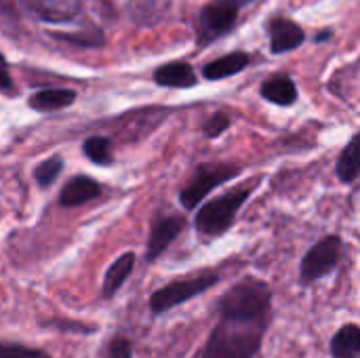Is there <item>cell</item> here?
Returning <instances> with one entry per match:
<instances>
[{"label": "cell", "instance_id": "obj_1", "mask_svg": "<svg viewBox=\"0 0 360 358\" xmlns=\"http://www.w3.org/2000/svg\"><path fill=\"white\" fill-rule=\"evenodd\" d=\"M270 314L257 319H226L213 329L200 358H255L262 348Z\"/></svg>", "mask_w": 360, "mask_h": 358}, {"label": "cell", "instance_id": "obj_2", "mask_svg": "<svg viewBox=\"0 0 360 358\" xmlns=\"http://www.w3.org/2000/svg\"><path fill=\"white\" fill-rule=\"evenodd\" d=\"M259 179H251L249 184L240 186V188H234L232 192L224 194V196H217L213 200H209L196 215V232L205 238H215L219 234H224L226 230L232 228L234 224V217L236 213L240 211V207L247 203V198L253 194L255 190V184Z\"/></svg>", "mask_w": 360, "mask_h": 358}, {"label": "cell", "instance_id": "obj_3", "mask_svg": "<svg viewBox=\"0 0 360 358\" xmlns=\"http://www.w3.org/2000/svg\"><path fill=\"white\" fill-rule=\"evenodd\" d=\"M272 291L266 283L245 279L219 300V314L226 319H257L270 314Z\"/></svg>", "mask_w": 360, "mask_h": 358}, {"label": "cell", "instance_id": "obj_4", "mask_svg": "<svg viewBox=\"0 0 360 358\" xmlns=\"http://www.w3.org/2000/svg\"><path fill=\"white\" fill-rule=\"evenodd\" d=\"M240 169L236 165H226V162H207L200 165L194 173V177L188 181V186L179 194V203L186 209H194L200 205V200L217 186L226 184L228 179L236 177Z\"/></svg>", "mask_w": 360, "mask_h": 358}, {"label": "cell", "instance_id": "obj_5", "mask_svg": "<svg viewBox=\"0 0 360 358\" xmlns=\"http://www.w3.org/2000/svg\"><path fill=\"white\" fill-rule=\"evenodd\" d=\"M217 276L215 274H202V276H196V279H186V281H175V283H169L167 287L158 289L152 293L150 298V308L154 314H162L200 293H205L209 287L217 285Z\"/></svg>", "mask_w": 360, "mask_h": 358}, {"label": "cell", "instance_id": "obj_6", "mask_svg": "<svg viewBox=\"0 0 360 358\" xmlns=\"http://www.w3.org/2000/svg\"><path fill=\"white\" fill-rule=\"evenodd\" d=\"M238 19V6L232 0H213L202 6L198 17V44L205 46L228 34Z\"/></svg>", "mask_w": 360, "mask_h": 358}, {"label": "cell", "instance_id": "obj_7", "mask_svg": "<svg viewBox=\"0 0 360 358\" xmlns=\"http://www.w3.org/2000/svg\"><path fill=\"white\" fill-rule=\"evenodd\" d=\"M342 241L340 236H325L321 238L306 255L302 262V283H314L323 276H327L340 262L342 255Z\"/></svg>", "mask_w": 360, "mask_h": 358}, {"label": "cell", "instance_id": "obj_8", "mask_svg": "<svg viewBox=\"0 0 360 358\" xmlns=\"http://www.w3.org/2000/svg\"><path fill=\"white\" fill-rule=\"evenodd\" d=\"M186 228V219L181 215H167L158 217L152 226L150 238H148V249H146V260L154 262Z\"/></svg>", "mask_w": 360, "mask_h": 358}, {"label": "cell", "instance_id": "obj_9", "mask_svg": "<svg viewBox=\"0 0 360 358\" xmlns=\"http://www.w3.org/2000/svg\"><path fill=\"white\" fill-rule=\"evenodd\" d=\"M268 36H270V51L274 55L289 53L297 49L306 40V32L287 17H274L268 23Z\"/></svg>", "mask_w": 360, "mask_h": 358}, {"label": "cell", "instance_id": "obj_10", "mask_svg": "<svg viewBox=\"0 0 360 358\" xmlns=\"http://www.w3.org/2000/svg\"><path fill=\"white\" fill-rule=\"evenodd\" d=\"M23 6L42 21L65 23L80 13L82 0H23Z\"/></svg>", "mask_w": 360, "mask_h": 358}, {"label": "cell", "instance_id": "obj_11", "mask_svg": "<svg viewBox=\"0 0 360 358\" xmlns=\"http://www.w3.org/2000/svg\"><path fill=\"white\" fill-rule=\"evenodd\" d=\"M154 82L160 87H173V89H190L198 82L194 70L190 63L184 61H173L167 65H160L154 72Z\"/></svg>", "mask_w": 360, "mask_h": 358}, {"label": "cell", "instance_id": "obj_12", "mask_svg": "<svg viewBox=\"0 0 360 358\" xmlns=\"http://www.w3.org/2000/svg\"><path fill=\"white\" fill-rule=\"evenodd\" d=\"M249 61H251L249 53L234 51V53H228V55L217 57L215 61L207 63L202 68V76L207 80H221V78H228V76H234V74L243 72L249 65Z\"/></svg>", "mask_w": 360, "mask_h": 358}, {"label": "cell", "instance_id": "obj_13", "mask_svg": "<svg viewBox=\"0 0 360 358\" xmlns=\"http://www.w3.org/2000/svg\"><path fill=\"white\" fill-rule=\"evenodd\" d=\"M101 192L99 184L91 177H74L65 184V188L61 190V196H59V203L63 207H78V205H84L93 198H97Z\"/></svg>", "mask_w": 360, "mask_h": 358}, {"label": "cell", "instance_id": "obj_14", "mask_svg": "<svg viewBox=\"0 0 360 358\" xmlns=\"http://www.w3.org/2000/svg\"><path fill=\"white\" fill-rule=\"evenodd\" d=\"M262 97L276 106H291L297 101V87L289 76L276 74L262 84Z\"/></svg>", "mask_w": 360, "mask_h": 358}, {"label": "cell", "instance_id": "obj_15", "mask_svg": "<svg viewBox=\"0 0 360 358\" xmlns=\"http://www.w3.org/2000/svg\"><path fill=\"white\" fill-rule=\"evenodd\" d=\"M169 0H131L129 15L137 25H156L169 13Z\"/></svg>", "mask_w": 360, "mask_h": 358}, {"label": "cell", "instance_id": "obj_16", "mask_svg": "<svg viewBox=\"0 0 360 358\" xmlns=\"http://www.w3.org/2000/svg\"><path fill=\"white\" fill-rule=\"evenodd\" d=\"M76 101V93L70 89H44L30 97V108L38 112H55L72 106Z\"/></svg>", "mask_w": 360, "mask_h": 358}, {"label": "cell", "instance_id": "obj_17", "mask_svg": "<svg viewBox=\"0 0 360 358\" xmlns=\"http://www.w3.org/2000/svg\"><path fill=\"white\" fill-rule=\"evenodd\" d=\"M133 266H135V255H133V253H122V255L108 268L105 279H103V295H105V298H112V295L120 289V285L129 279Z\"/></svg>", "mask_w": 360, "mask_h": 358}, {"label": "cell", "instance_id": "obj_18", "mask_svg": "<svg viewBox=\"0 0 360 358\" xmlns=\"http://www.w3.org/2000/svg\"><path fill=\"white\" fill-rule=\"evenodd\" d=\"M360 352V329L356 325H346L331 340L333 358H356Z\"/></svg>", "mask_w": 360, "mask_h": 358}, {"label": "cell", "instance_id": "obj_19", "mask_svg": "<svg viewBox=\"0 0 360 358\" xmlns=\"http://www.w3.org/2000/svg\"><path fill=\"white\" fill-rule=\"evenodd\" d=\"M360 173V152H359V135L350 139V143L344 148L340 160H338V177L344 184H352Z\"/></svg>", "mask_w": 360, "mask_h": 358}, {"label": "cell", "instance_id": "obj_20", "mask_svg": "<svg viewBox=\"0 0 360 358\" xmlns=\"http://www.w3.org/2000/svg\"><path fill=\"white\" fill-rule=\"evenodd\" d=\"M86 158L95 165H110L112 162V143L108 137H101V135H95V137H89L82 146Z\"/></svg>", "mask_w": 360, "mask_h": 358}, {"label": "cell", "instance_id": "obj_21", "mask_svg": "<svg viewBox=\"0 0 360 358\" xmlns=\"http://www.w3.org/2000/svg\"><path fill=\"white\" fill-rule=\"evenodd\" d=\"M61 169H63V160H61V156H51V158H46L44 162H40L38 167H36V181L42 186V188H49L57 177H59V173H61Z\"/></svg>", "mask_w": 360, "mask_h": 358}, {"label": "cell", "instance_id": "obj_22", "mask_svg": "<svg viewBox=\"0 0 360 358\" xmlns=\"http://www.w3.org/2000/svg\"><path fill=\"white\" fill-rule=\"evenodd\" d=\"M57 40H65L76 46H101L105 36L99 30H86L84 34H55Z\"/></svg>", "mask_w": 360, "mask_h": 358}, {"label": "cell", "instance_id": "obj_23", "mask_svg": "<svg viewBox=\"0 0 360 358\" xmlns=\"http://www.w3.org/2000/svg\"><path fill=\"white\" fill-rule=\"evenodd\" d=\"M0 358H51L42 350L25 348V346H11V344H0Z\"/></svg>", "mask_w": 360, "mask_h": 358}, {"label": "cell", "instance_id": "obj_24", "mask_svg": "<svg viewBox=\"0 0 360 358\" xmlns=\"http://www.w3.org/2000/svg\"><path fill=\"white\" fill-rule=\"evenodd\" d=\"M230 127V116L228 114H224V112H217V114H213L209 120H207V124H205V135L207 137H219L226 129Z\"/></svg>", "mask_w": 360, "mask_h": 358}, {"label": "cell", "instance_id": "obj_25", "mask_svg": "<svg viewBox=\"0 0 360 358\" xmlns=\"http://www.w3.org/2000/svg\"><path fill=\"white\" fill-rule=\"evenodd\" d=\"M110 354L112 358H133V346L127 338H116L110 344Z\"/></svg>", "mask_w": 360, "mask_h": 358}, {"label": "cell", "instance_id": "obj_26", "mask_svg": "<svg viewBox=\"0 0 360 358\" xmlns=\"http://www.w3.org/2000/svg\"><path fill=\"white\" fill-rule=\"evenodd\" d=\"M0 89L2 91L13 89V80H11V74H8V65H6V61H4L2 55H0Z\"/></svg>", "mask_w": 360, "mask_h": 358}, {"label": "cell", "instance_id": "obj_27", "mask_svg": "<svg viewBox=\"0 0 360 358\" xmlns=\"http://www.w3.org/2000/svg\"><path fill=\"white\" fill-rule=\"evenodd\" d=\"M329 38H331V32H323V34H319V36H316V40H319V42L329 40Z\"/></svg>", "mask_w": 360, "mask_h": 358}, {"label": "cell", "instance_id": "obj_28", "mask_svg": "<svg viewBox=\"0 0 360 358\" xmlns=\"http://www.w3.org/2000/svg\"><path fill=\"white\" fill-rule=\"evenodd\" d=\"M232 2H234V4H236L238 8H240L243 4H247V2H251V0H232Z\"/></svg>", "mask_w": 360, "mask_h": 358}]
</instances>
